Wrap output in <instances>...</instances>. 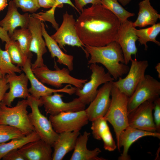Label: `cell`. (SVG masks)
Segmentation results:
<instances>
[{"mask_svg":"<svg viewBox=\"0 0 160 160\" xmlns=\"http://www.w3.org/2000/svg\"><path fill=\"white\" fill-rule=\"evenodd\" d=\"M121 23L101 4L84 9L76 21L77 34L85 45L105 46L116 41Z\"/></svg>","mask_w":160,"mask_h":160,"instance_id":"obj_1","label":"cell"},{"mask_svg":"<svg viewBox=\"0 0 160 160\" xmlns=\"http://www.w3.org/2000/svg\"><path fill=\"white\" fill-rule=\"evenodd\" d=\"M84 47V52L87 57L90 56L88 64H102L116 80L128 73L129 67L125 64L122 51L116 41L103 46L85 45Z\"/></svg>","mask_w":160,"mask_h":160,"instance_id":"obj_2","label":"cell"},{"mask_svg":"<svg viewBox=\"0 0 160 160\" xmlns=\"http://www.w3.org/2000/svg\"><path fill=\"white\" fill-rule=\"evenodd\" d=\"M111 95L110 104L103 117L112 126L117 143L121 132L129 126L127 109L129 97L121 92L113 84Z\"/></svg>","mask_w":160,"mask_h":160,"instance_id":"obj_3","label":"cell"},{"mask_svg":"<svg viewBox=\"0 0 160 160\" xmlns=\"http://www.w3.org/2000/svg\"><path fill=\"white\" fill-rule=\"evenodd\" d=\"M27 100L19 101L14 107H8L1 103L0 105V124L17 128L26 135L35 130L31 124L27 108Z\"/></svg>","mask_w":160,"mask_h":160,"instance_id":"obj_4","label":"cell"},{"mask_svg":"<svg viewBox=\"0 0 160 160\" xmlns=\"http://www.w3.org/2000/svg\"><path fill=\"white\" fill-rule=\"evenodd\" d=\"M55 66L56 69L54 70L49 69L46 65L31 69L35 76L41 83L57 88H62L63 84H67L81 89L88 81L87 79H79L72 76L68 68L60 69Z\"/></svg>","mask_w":160,"mask_h":160,"instance_id":"obj_5","label":"cell"},{"mask_svg":"<svg viewBox=\"0 0 160 160\" xmlns=\"http://www.w3.org/2000/svg\"><path fill=\"white\" fill-rule=\"evenodd\" d=\"M28 106L31 112L28 113L30 121L40 138L52 147L57 139L59 134L54 130L49 120L40 112L39 99L36 100L31 95L27 99Z\"/></svg>","mask_w":160,"mask_h":160,"instance_id":"obj_6","label":"cell"},{"mask_svg":"<svg viewBox=\"0 0 160 160\" xmlns=\"http://www.w3.org/2000/svg\"><path fill=\"white\" fill-rule=\"evenodd\" d=\"M89 68L92 72L90 80L84 84L81 89L77 88L75 93L85 105L89 104L95 98L100 85L115 80L108 72H105L102 66L92 64Z\"/></svg>","mask_w":160,"mask_h":160,"instance_id":"obj_7","label":"cell"},{"mask_svg":"<svg viewBox=\"0 0 160 160\" xmlns=\"http://www.w3.org/2000/svg\"><path fill=\"white\" fill-rule=\"evenodd\" d=\"M160 82L149 75H145L132 95L129 97L127 109L130 113L143 103L154 101L159 97Z\"/></svg>","mask_w":160,"mask_h":160,"instance_id":"obj_8","label":"cell"},{"mask_svg":"<svg viewBox=\"0 0 160 160\" xmlns=\"http://www.w3.org/2000/svg\"><path fill=\"white\" fill-rule=\"evenodd\" d=\"M49 120L57 133L80 131L89 121L84 110L62 112L55 115H50Z\"/></svg>","mask_w":160,"mask_h":160,"instance_id":"obj_9","label":"cell"},{"mask_svg":"<svg viewBox=\"0 0 160 160\" xmlns=\"http://www.w3.org/2000/svg\"><path fill=\"white\" fill-rule=\"evenodd\" d=\"M131 65L127 75L124 78L120 77L113 84L121 92L129 97L133 94L138 84L145 76L148 66L146 60H138L136 58L131 61Z\"/></svg>","mask_w":160,"mask_h":160,"instance_id":"obj_10","label":"cell"},{"mask_svg":"<svg viewBox=\"0 0 160 160\" xmlns=\"http://www.w3.org/2000/svg\"><path fill=\"white\" fill-rule=\"evenodd\" d=\"M76 21L72 15L66 12L63 15V21L56 32L51 36L60 48L65 49L66 45L81 47L85 52L84 44L80 40L75 28Z\"/></svg>","mask_w":160,"mask_h":160,"instance_id":"obj_11","label":"cell"},{"mask_svg":"<svg viewBox=\"0 0 160 160\" xmlns=\"http://www.w3.org/2000/svg\"><path fill=\"white\" fill-rule=\"evenodd\" d=\"M58 93L41 97L39 99L40 107L44 106L47 114L54 116L62 112H76L85 109L86 105L78 98L66 103L63 100V95Z\"/></svg>","mask_w":160,"mask_h":160,"instance_id":"obj_12","label":"cell"},{"mask_svg":"<svg viewBox=\"0 0 160 160\" xmlns=\"http://www.w3.org/2000/svg\"><path fill=\"white\" fill-rule=\"evenodd\" d=\"M154 102L145 101L138 106L128 115L129 126L143 131L156 132L152 112Z\"/></svg>","mask_w":160,"mask_h":160,"instance_id":"obj_13","label":"cell"},{"mask_svg":"<svg viewBox=\"0 0 160 160\" xmlns=\"http://www.w3.org/2000/svg\"><path fill=\"white\" fill-rule=\"evenodd\" d=\"M31 59L28 58L21 69L27 75L30 82L31 87L28 90L32 97L38 100L41 97L51 95L56 92H64L70 95L75 93L77 88L73 87L70 84H67L63 87L59 89L51 88L44 85L36 77L32 71Z\"/></svg>","mask_w":160,"mask_h":160,"instance_id":"obj_14","label":"cell"},{"mask_svg":"<svg viewBox=\"0 0 160 160\" xmlns=\"http://www.w3.org/2000/svg\"><path fill=\"white\" fill-rule=\"evenodd\" d=\"M135 28L133 22L128 20L121 23L116 41L121 48L126 65L132 60V55L136 56L137 52L136 42L138 37L135 33Z\"/></svg>","mask_w":160,"mask_h":160,"instance_id":"obj_15","label":"cell"},{"mask_svg":"<svg viewBox=\"0 0 160 160\" xmlns=\"http://www.w3.org/2000/svg\"><path fill=\"white\" fill-rule=\"evenodd\" d=\"M41 22L39 20L32 17L30 14L28 28L31 34V39L29 50L35 53L36 59L31 64L32 69L45 66L43 56L47 52L46 43L43 38L41 30Z\"/></svg>","mask_w":160,"mask_h":160,"instance_id":"obj_16","label":"cell"},{"mask_svg":"<svg viewBox=\"0 0 160 160\" xmlns=\"http://www.w3.org/2000/svg\"><path fill=\"white\" fill-rule=\"evenodd\" d=\"M113 81L108 82L104 84L98 90L94 100L85 111L89 121H92L100 117H103L109 108L111 99V91Z\"/></svg>","mask_w":160,"mask_h":160,"instance_id":"obj_17","label":"cell"},{"mask_svg":"<svg viewBox=\"0 0 160 160\" xmlns=\"http://www.w3.org/2000/svg\"><path fill=\"white\" fill-rule=\"evenodd\" d=\"M9 84V91L6 92L1 103L8 107H12V102L17 98L26 99L31 95L28 87V79L24 73L19 75L16 73L5 75Z\"/></svg>","mask_w":160,"mask_h":160,"instance_id":"obj_18","label":"cell"},{"mask_svg":"<svg viewBox=\"0 0 160 160\" xmlns=\"http://www.w3.org/2000/svg\"><path fill=\"white\" fill-rule=\"evenodd\" d=\"M153 136L160 138V133L139 129L128 126L121 133L118 142L116 143L118 150L123 147V151L119 157V160H129L128 154L129 149L131 145L139 139L145 136Z\"/></svg>","mask_w":160,"mask_h":160,"instance_id":"obj_19","label":"cell"},{"mask_svg":"<svg viewBox=\"0 0 160 160\" xmlns=\"http://www.w3.org/2000/svg\"><path fill=\"white\" fill-rule=\"evenodd\" d=\"M30 14L27 13L20 14L12 0L9 1L7 11L4 18L0 21V26L8 33L10 37L18 27L28 28Z\"/></svg>","mask_w":160,"mask_h":160,"instance_id":"obj_20","label":"cell"},{"mask_svg":"<svg viewBox=\"0 0 160 160\" xmlns=\"http://www.w3.org/2000/svg\"><path fill=\"white\" fill-rule=\"evenodd\" d=\"M52 146L41 139L18 149L25 160H52Z\"/></svg>","mask_w":160,"mask_h":160,"instance_id":"obj_21","label":"cell"},{"mask_svg":"<svg viewBox=\"0 0 160 160\" xmlns=\"http://www.w3.org/2000/svg\"><path fill=\"white\" fill-rule=\"evenodd\" d=\"M80 134L79 131L59 134L57 139L52 146L54 150L52 160H62L68 153L73 150Z\"/></svg>","mask_w":160,"mask_h":160,"instance_id":"obj_22","label":"cell"},{"mask_svg":"<svg viewBox=\"0 0 160 160\" xmlns=\"http://www.w3.org/2000/svg\"><path fill=\"white\" fill-rule=\"evenodd\" d=\"M90 135V132L85 131L78 137L73 153L70 160H105L106 159L98 156L101 152L98 148L90 150L87 147V141Z\"/></svg>","mask_w":160,"mask_h":160,"instance_id":"obj_23","label":"cell"},{"mask_svg":"<svg viewBox=\"0 0 160 160\" xmlns=\"http://www.w3.org/2000/svg\"><path fill=\"white\" fill-rule=\"evenodd\" d=\"M41 25L42 36L51 57L53 58L56 57L57 62L60 64L66 66L70 71H73V56L63 52L57 42L48 34L43 22H41Z\"/></svg>","mask_w":160,"mask_h":160,"instance_id":"obj_24","label":"cell"},{"mask_svg":"<svg viewBox=\"0 0 160 160\" xmlns=\"http://www.w3.org/2000/svg\"><path fill=\"white\" fill-rule=\"evenodd\" d=\"M139 6L138 16L133 22V26L143 28L156 24L160 15L151 5L150 0H143L139 2Z\"/></svg>","mask_w":160,"mask_h":160,"instance_id":"obj_25","label":"cell"},{"mask_svg":"<svg viewBox=\"0 0 160 160\" xmlns=\"http://www.w3.org/2000/svg\"><path fill=\"white\" fill-rule=\"evenodd\" d=\"M41 139L35 131L19 138L13 139L8 143H0V160L11 151L18 149L30 142Z\"/></svg>","mask_w":160,"mask_h":160,"instance_id":"obj_26","label":"cell"},{"mask_svg":"<svg viewBox=\"0 0 160 160\" xmlns=\"http://www.w3.org/2000/svg\"><path fill=\"white\" fill-rule=\"evenodd\" d=\"M135 31L138 37V41L141 45L145 46V50L148 48L147 43L153 42L158 45H160V42L156 40V38L160 32V23L152 25L148 28L137 29L135 28Z\"/></svg>","mask_w":160,"mask_h":160,"instance_id":"obj_27","label":"cell"},{"mask_svg":"<svg viewBox=\"0 0 160 160\" xmlns=\"http://www.w3.org/2000/svg\"><path fill=\"white\" fill-rule=\"evenodd\" d=\"M10 38L11 40L17 41L25 55L31 59L33 55L29 50L31 34L28 28L15 29Z\"/></svg>","mask_w":160,"mask_h":160,"instance_id":"obj_28","label":"cell"},{"mask_svg":"<svg viewBox=\"0 0 160 160\" xmlns=\"http://www.w3.org/2000/svg\"><path fill=\"white\" fill-rule=\"evenodd\" d=\"M5 50L8 52L12 63L22 67L28 58L24 54L17 41L11 39L6 43Z\"/></svg>","mask_w":160,"mask_h":160,"instance_id":"obj_29","label":"cell"},{"mask_svg":"<svg viewBox=\"0 0 160 160\" xmlns=\"http://www.w3.org/2000/svg\"><path fill=\"white\" fill-rule=\"evenodd\" d=\"M101 4L115 15L121 23L135 15L134 13L130 12L124 9L119 4L118 0H101Z\"/></svg>","mask_w":160,"mask_h":160,"instance_id":"obj_30","label":"cell"},{"mask_svg":"<svg viewBox=\"0 0 160 160\" xmlns=\"http://www.w3.org/2000/svg\"><path fill=\"white\" fill-rule=\"evenodd\" d=\"M0 71L4 77L7 74L21 73L22 71L19 67L12 63L8 52L1 49L0 44Z\"/></svg>","mask_w":160,"mask_h":160,"instance_id":"obj_31","label":"cell"},{"mask_svg":"<svg viewBox=\"0 0 160 160\" xmlns=\"http://www.w3.org/2000/svg\"><path fill=\"white\" fill-rule=\"evenodd\" d=\"M26 135L20 130L8 125L0 124V143L13 139L22 137Z\"/></svg>","mask_w":160,"mask_h":160,"instance_id":"obj_32","label":"cell"},{"mask_svg":"<svg viewBox=\"0 0 160 160\" xmlns=\"http://www.w3.org/2000/svg\"><path fill=\"white\" fill-rule=\"evenodd\" d=\"M92 122L91 128L93 137L97 140H101L102 135L110 129L107 121L103 117L97 118Z\"/></svg>","mask_w":160,"mask_h":160,"instance_id":"obj_33","label":"cell"},{"mask_svg":"<svg viewBox=\"0 0 160 160\" xmlns=\"http://www.w3.org/2000/svg\"><path fill=\"white\" fill-rule=\"evenodd\" d=\"M56 8L53 7L45 12H41L37 13H34L30 15L32 17L39 20L41 22H49L52 24L53 28L57 30L59 28V24L56 21L54 16Z\"/></svg>","mask_w":160,"mask_h":160,"instance_id":"obj_34","label":"cell"},{"mask_svg":"<svg viewBox=\"0 0 160 160\" xmlns=\"http://www.w3.org/2000/svg\"><path fill=\"white\" fill-rule=\"evenodd\" d=\"M13 3L17 8H20L23 12L33 13L40 7L37 0H13Z\"/></svg>","mask_w":160,"mask_h":160,"instance_id":"obj_35","label":"cell"},{"mask_svg":"<svg viewBox=\"0 0 160 160\" xmlns=\"http://www.w3.org/2000/svg\"><path fill=\"white\" fill-rule=\"evenodd\" d=\"M102 140L103 142V147L105 150L112 151L117 148V145L113 138L110 129L102 136Z\"/></svg>","mask_w":160,"mask_h":160,"instance_id":"obj_36","label":"cell"},{"mask_svg":"<svg viewBox=\"0 0 160 160\" xmlns=\"http://www.w3.org/2000/svg\"><path fill=\"white\" fill-rule=\"evenodd\" d=\"M154 107L153 110V120L156 129V132L160 133V98L156 99L154 101Z\"/></svg>","mask_w":160,"mask_h":160,"instance_id":"obj_37","label":"cell"},{"mask_svg":"<svg viewBox=\"0 0 160 160\" xmlns=\"http://www.w3.org/2000/svg\"><path fill=\"white\" fill-rule=\"evenodd\" d=\"M2 159L4 160H25L18 149L10 151L4 155Z\"/></svg>","mask_w":160,"mask_h":160,"instance_id":"obj_38","label":"cell"},{"mask_svg":"<svg viewBox=\"0 0 160 160\" xmlns=\"http://www.w3.org/2000/svg\"><path fill=\"white\" fill-rule=\"evenodd\" d=\"M74 0L75 6L80 12L83 10L84 7L88 4H92V5L101 4V0Z\"/></svg>","mask_w":160,"mask_h":160,"instance_id":"obj_39","label":"cell"},{"mask_svg":"<svg viewBox=\"0 0 160 160\" xmlns=\"http://www.w3.org/2000/svg\"><path fill=\"white\" fill-rule=\"evenodd\" d=\"M9 88V84L5 76L0 80V105L5 94Z\"/></svg>","mask_w":160,"mask_h":160,"instance_id":"obj_40","label":"cell"},{"mask_svg":"<svg viewBox=\"0 0 160 160\" xmlns=\"http://www.w3.org/2000/svg\"><path fill=\"white\" fill-rule=\"evenodd\" d=\"M40 7L44 8H51L53 7H56V0H37Z\"/></svg>","mask_w":160,"mask_h":160,"instance_id":"obj_41","label":"cell"},{"mask_svg":"<svg viewBox=\"0 0 160 160\" xmlns=\"http://www.w3.org/2000/svg\"><path fill=\"white\" fill-rule=\"evenodd\" d=\"M64 4H68L74 8L77 11L80 13L81 12L76 7L71 0H56V6L57 7L62 8Z\"/></svg>","mask_w":160,"mask_h":160,"instance_id":"obj_42","label":"cell"},{"mask_svg":"<svg viewBox=\"0 0 160 160\" xmlns=\"http://www.w3.org/2000/svg\"><path fill=\"white\" fill-rule=\"evenodd\" d=\"M0 39L2 42H7L11 40L7 32L0 26Z\"/></svg>","mask_w":160,"mask_h":160,"instance_id":"obj_43","label":"cell"},{"mask_svg":"<svg viewBox=\"0 0 160 160\" xmlns=\"http://www.w3.org/2000/svg\"><path fill=\"white\" fill-rule=\"evenodd\" d=\"M7 0H0V12L8 5Z\"/></svg>","mask_w":160,"mask_h":160,"instance_id":"obj_44","label":"cell"},{"mask_svg":"<svg viewBox=\"0 0 160 160\" xmlns=\"http://www.w3.org/2000/svg\"><path fill=\"white\" fill-rule=\"evenodd\" d=\"M122 5L125 6L129 4L132 0H118Z\"/></svg>","mask_w":160,"mask_h":160,"instance_id":"obj_45","label":"cell"},{"mask_svg":"<svg viewBox=\"0 0 160 160\" xmlns=\"http://www.w3.org/2000/svg\"><path fill=\"white\" fill-rule=\"evenodd\" d=\"M155 68L158 73V77L160 78V63H158L156 66Z\"/></svg>","mask_w":160,"mask_h":160,"instance_id":"obj_46","label":"cell"},{"mask_svg":"<svg viewBox=\"0 0 160 160\" xmlns=\"http://www.w3.org/2000/svg\"><path fill=\"white\" fill-rule=\"evenodd\" d=\"M4 76L0 71V80Z\"/></svg>","mask_w":160,"mask_h":160,"instance_id":"obj_47","label":"cell"},{"mask_svg":"<svg viewBox=\"0 0 160 160\" xmlns=\"http://www.w3.org/2000/svg\"></svg>","mask_w":160,"mask_h":160,"instance_id":"obj_48","label":"cell"}]
</instances>
